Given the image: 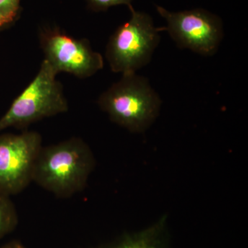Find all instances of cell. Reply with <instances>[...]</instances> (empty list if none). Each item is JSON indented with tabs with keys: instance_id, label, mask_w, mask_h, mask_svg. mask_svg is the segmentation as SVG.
Masks as SVG:
<instances>
[{
	"instance_id": "8fae6325",
	"label": "cell",
	"mask_w": 248,
	"mask_h": 248,
	"mask_svg": "<svg viewBox=\"0 0 248 248\" xmlns=\"http://www.w3.org/2000/svg\"><path fill=\"white\" fill-rule=\"evenodd\" d=\"M133 0H86L88 6L94 12L107 11L112 6L118 5H126L128 7L132 6Z\"/></svg>"
},
{
	"instance_id": "277c9868",
	"label": "cell",
	"mask_w": 248,
	"mask_h": 248,
	"mask_svg": "<svg viewBox=\"0 0 248 248\" xmlns=\"http://www.w3.org/2000/svg\"><path fill=\"white\" fill-rule=\"evenodd\" d=\"M131 17L122 24L109 39L106 58L111 71L122 74L136 73L151 61L159 45V32L164 28L155 27L149 15L128 7Z\"/></svg>"
},
{
	"instance_id": "7c38bea8",
	"label": "cell",
	"mask_w": 248,
	"mask_h": 248,
	"mask_svg": "<svg viewBox=\"0 0 248 248\" xmlns=\"http://www.w3.org/2000/svg\"><path fill=\"white\" fill-rule=\"evenodd\" d=\"M0 248H27L24 245L19 243V241H10L8 244L4 245Z\"/></svg>"
},
{
	"instance_id": "52a82bcc",
	"label": "cell",
	"mask_w": 248,
	"mask_h": 248,
	"mask_svg": "<svg viewBox=\"0 0 248 248\" xmlns=\"http://www.w3.org/2000/svg\"><path fill=\"white\" fill-rule=\"evenodd\" d=\"M42 138L35 131L0 135V192L16 195L32 182Z\"/></svg>"
},
{
	"instance_id": "7a4b0ae2",
	"label": "cell",
	"mask_w": 248,
	"mask_h": 248,
	"mask_svg": "<svg viewBox=\"0 0 248 248\" xmlns=\"http://www.w3.org/2000/svg\"><path fill=\"white\" fill-rule=\"evenodd\" d=\"M98 105L114 123L141 133L159 115L161 100L147 78L129 73L101 94Z\"/></svg>"
},
{
	"instance_id": "5b68a950",
	"label": "cell",
	"mask_w": 248,
	"mask_h": 248,
	"mask_svg": "<svg viewBox=\"0 0 248 248\" xmlns=\"http://www.w3.org/2000/svg\"><path fill=\"white\" fill-rule=\"evenodd\" d=\"M156 7L167 22L165 31L179 48L203 56L216 53L224 34L223 23L218 16L202 9L173 13L161 6Z\"/></svg>"
},
{
	"instance_id": "3957f363",
	"label": "cell",
	"mask_w": 248,
	"mask_h": 248,
	"mask_svg": "<svg viewBox=\"0 0 248 248\" xmlns=\"http://www.w3.org/2000/svg\"><path fill=\"white\" fill-rule=\"evenodd\" d=\"M57 75L44 60L35 78L0 118V133L11 127L24 128L37 121L68 110V102Z\"/></svg>"
},
{
	"instance_id": "8992f818",
	"label": "cell",
	"mask_w": 248,
	"mask_h": 248,
	"mask_svg": "<svg viewBox=\"0 0 248 248\" xmlns=\"http://www.w3.org/2000/svg\"><path fill=\"white\" fill-rule=\"evenodd\" d=\"M39 38L45 60L58 74L64 72L87 78L104 68L102 55L93 50L86 39L75 38L57 27L42 28Z\"/></svg>"
},
{
	"instance_id": "6da1fadb",
	"label": "cell",
	"mask_w": 248,
	"mask_h": 248,
	"mask_svg": "<svg viewBox=\"0 0 248 248\" xmlns=\"http://www.w3.org/2000/svg\"><path fill=\"white\" fill-rule=\"evenodd\" d=\"M95 161L91 148L73 138L41 148L32 182L58 197L67 198L82 190Z\"/></svg>"
},
{
	"instance_id": "ba28073f",
	"label": "cell",
	"mask_w": 248,
	"mask_h": 248,
	"mask_svg": "<svg viewBox=\"0 0 248 248\" xmlns=\"http://www.w3.org/2000/svg\"><path fill=\"white\" fill-rule=\"evenodd\" d=\"M102 248H169L167 216L161 217L158 221L143 231L124 235Z\"/></svg>"
},
{
	"instance_id": "9c48e42d",
	"label": "cell",
	"mask_w": 248,
	"mask_h": 248,
	"mask_svg": "<svg viewBox=\"0 0 248 248\" xmlns=\"http://www.w3.org/2000/svg\"><path fill=\"white\" fill-rule=\"evenodd\" d=\"M17 223V210L11 197L0 192V239L14 231Z\"/></svg>"
},
{
	"instance_id": "30bf717a",
	"label": "cell",
	"mask_w": 248,
	"mask_h": 248,
	"mask_svg": "<svg viewBox=\"0 0 248 248\" xmlns=\"http://www.w3.org/2000/svg\"><path fill=\"white\" fill-rule=\"evenodd\" d=\"M21 0H0V32L17 22L21 12Z\"/></svg>"
}]
</instances>
